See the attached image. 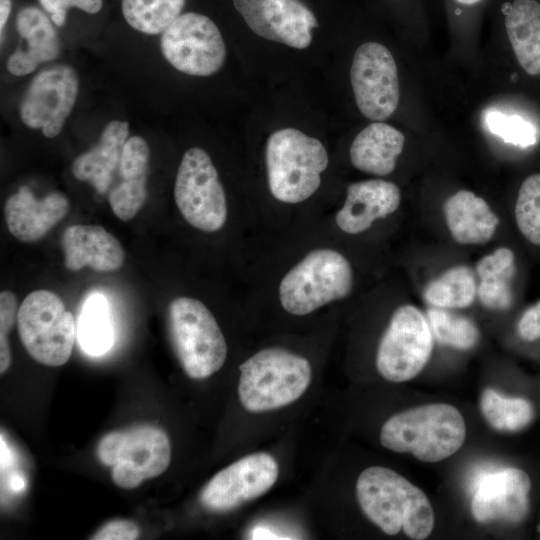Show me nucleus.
Instances as JSON below:
<instances>
[{"mask_svg":"<svg viewBox=\"0 0 540 540\" xmlns=\"http://www.w3.org/2000/svg\"><path fill=\"white\" fill-rule=\"evenodd\" d=\"M356 496L366 517L387 535L401 530L411 539L427 538L434 512L426 494L397 472L382 466L363 470Z\"/></svg>","mask_w":540,"mask_h":540,"instance_id":"nucleus-1","label":"nucleus"},{"mask_svg":"<svg viewBox=\"0 0 540 540\" xmlns=\"http://www.w3.org/2000/svg\"><path fill=\"white\" fill-rule=\"evenodd\" d=\"M466 426L460 411L449 404L433 403L399 412L382 426L380 442L397 453H410L422 462L435 463L463 445Z\"/></svg>","mask_w":540,"mask_h":540,"instance_id":"nucleus-2","label":"nucleus"},{"mask_svg":"<svg viewBox=\"0 0 540 540\" xmlns=\"http://www.w3.org/2000/svg\"><path fill=\"white\" fill-rule=\"evenodd\" d=\"M353 285L354 272L346 256L332 247H315L281 277L277 296L285 312L302 317L346 298Z\"/></svg>","mask_w":540,"mask_h":540,"instance_id":"nucleus-3","label":"nucleus"},{"mask_svg":"<svg viewBox=\"0 0 540 540\" xmlns=\"http://www.w3.org/2000/svg\"><path fill=\"white\" fill-rule=\"evenodd\" d=\"M328 162L326 148L318 139L295 128L273 132L265 149L267 182L272 197L286 205L308 200L319 189Z\"/></svg>","mask_w":540,"mask_h":540,"instance_id":"nucleus-4","label":"nucleus"},{"mask_svg":"<svg viewBox=\"0 0 540 540\" xmlns=\"http://www.w3.org/2000/svg\"><path fill=\"white\" fill-rule=\"evenodd\" d=\"M239 369V400L245 410L253 413L292 404L305 393L312 379L309 360L281 347L259 350Z\"/></svg>","mask_w":540,"mask_h":540,"instance_id":"nucleus-5","label":"nucleus"},{"mask_svg":"<svg viewBox=\"0 0 540 540\" xmlns=\"http://www.w3.org/2000/svg\"><path fill=\"white\" fill-rule=\"evenodd\" d=\"M168 328L174 352L185 373L202 380L224 365L228 347L212 312L200 300L179 296L168 307Z\"/></svg>","mask_w":540,"mask_h":540,"instance_id":"nucleus-6","label":"nucleus"},{"mask_svg":"<svg viewBox=\"0 0 540 540\" xmlns=\"http://www.w3.org/2000/svg\"><path fill=\"white\" fill-rule=\"evenodd\" d=\"M16 321L19 338L35 361L57 367L69 360L77 337L76 323L57 294L43 289L29 293Z\"/></svg>","mask_w":540,"mask_h":540,"instance_id":"nucleus-7","label":"nucleus"},{"mask_svg":"<svg viewBox=\"0 0 540 540\" xmlns=\"http://www.w3.org/2000/svg\"><path fill=\"white\" fill-rule=\"evenodd\" d=\"M97 456L102 464L112 467V480L117 486L133 489L166 471L171 445L162 429L143 425L105 435Z\"/></svg>","mask_w":540,"mask_h":540,"instance_id":"nucleus-8","label":"nucleus"},{"mask_svg":"<svg viewBox=\"0 0 540 540\" xmlns=\"http://www.w3.org/2000/svg\"><path fill=\"white\" fill-rule=\"evenodd\" d=\"M174 199L184 220L193 228L214 233L228 219V202L218 171L209 154L199 147L188 149L179 164Z\"/></svg>","mask_w":540,"mask_h":540,"instance_id":"nucleus-9","label":"nucleus"},{"mask_svg":"<svg viewBox=\"0 0 540 540\" xmlns=\"http://www.w3.org/2000/svg\"><path fill=\"white\" fill-rule=\"evenodd\" d=\"M433 335L423 313L413 305H401L392 314L376 354L379 374L391 382L416 377L428 362Z\"/></svg>","mask_w":540,"mask_h":540,"instance_id":"nucleus-10","label":"nucleus"},{"mask_svg":"<svg viewBox=\"0 0 540 540\" xmlns=\"http://www.w3.org/2000/svg\"><path fill=\"white\" fill-rule=\"evenodd\" d=\"M161 50L174 68L192 76L216 73L226 58V46L216 24L195 12L180 15L162 33Z\"/></svg>","mask_w":540,"mask_h":540,"instance_id":"nucleus-11","label":"nucleus"},{"mask_svg":"<svg viewBox=\"0 0 540 540\" xmlns=\"http://www.w3.org/2000/svg\"><path fill=\"white\" fill-rule=\"evenodd\" d=\"M350 80L356 104L366 118L382 121L394 113L400 98L398 71L384 45L367 42L357 48Z\"/></svg>","mask_w":540,"mask_h":540,"instance_id":"nucleus-12","label":"nucleus"},{"mask_svg":"<svg viewBox=\"0 0 540 540\" xmlns=\"http://www.w3.org/2000/svg\"><path fill=\"white\" fill-rule=\"evenodd\" d=\"M79 80L68 65L40 71L30 82L20 103V117L32 129H42L48 138L56 137L71 113L78 95Z\"/></svg>","mask_w":540,"mask_h":540,"instance_id":"nucleus-13","label":"nucleus"},{"mask_svg":"<svg viewBox=\"0 0 540 540\" xmlns=\"http://www.w3.org/2000/svg\"><path fill=\"white\" fill-rule=\"evenodd\" d=\"M278 474L272 455L258 452L244 456L211 478L200 494L201 503L214 512L233 510L269 491Z\"/></svg>","mask_w":540,"mask_h":540,"instance_id":"nucleus-14","label":"nucleus"},{"mask_svg":"<svg viewBox=\"0 0 540 540\" xmlns=\"http://www.w3.org/2000/svg\"><path fill=\"white\" fill-rule=\"evenodd\" d=\"M233 5L254 33L292 48L308 47L318 27L313 12L300 0H233Z\"/></svg>","mask_w":540,"mask_h":540,"instance_id":"nucleus-15","label":"nucleus"},{"mask_svg":"<svg viewBox=\"0 0 540 540\" xmlns=\"http://www.w3.org/2000/svg\"><path fill=\"white\" fill-rule=\"evenodd\" d=\"M530 489L529 476L519 468L484 472L474 483L471 513L480 523H520L528 514Z\"/></svg>","mask_w":540,"mask_h":540,"instance_id":"nucleus-16","label":"nucleus"},{"mask_svg":"<svg viewBox=\"0 0 540 540\" xmlns=\"http://www.w3.org/2000/svg\"><path fill=\"white\" fill-rule=\"evenodd\" d=\"M70 203L59 191L37 199L31 189L21 186L4 206V217L9 232L18 240L32 243L42 239L68 214Z\"/></svg>","mask_w":540,"mask_h":540,"instance_id":"nucleus-17","label":"nucleus"},{"mask_svg":"<svg viewBox=\"0 0 540 540\" xmlns=\"http://www.w3.org/2000/svg\"><path fill=\"white\" fill-rule=\"evenodd\" d=\"M401 202L397 185L381 179H370L348 186L343 205L335 214V224L348 235L367 231L376 220L394 213Z\"/></svg>","mask_w":540,"mask_h":540,"instance_id":"nucleus-18","label":"nucleus"},{"mask_svg":"<svg viewBox=\"0 0 540 540\" xmlns=\"http://www.w3.org/2000/svg\"><path fill=\"white\" fill-rule=\"evenodd\" d=\"M61 246L64 264L70 271L90 267L97 272H114L125 261L119 240L99 225L75 224L66 228Z\"/></svg>","mask_w":540,"mask_h":540,"instance_id":"nucleus-19","label":"nucleus"},{"mask_svg":"<svg viewBox=\"0 0 540 540\" xmlns=\"http://www.w3.org/2000/svg\"><path fill=\"white\" fill-rule=\"evenodd\" d=\"M19 35L27 41V50L17 48L7 61L8 71L16 76L33 72L46 61L60 53V40L56 29L44 12L29 6L21 9L16 17Z\"/></svg>","mask_w":540,"mask_h":540,"instance_id":"nucleus-20","label":"nucleus"},{"mask_svg":"<svg viewBox=\"0 0 540 540\" xmlns=\"http://www.w3.org/2000/svg\"><path fill=\"white\" fill-rule=\"evenodd\" d=\"M128 134V122H109L102 131L99 142L73 161L71 169L74 177L90 183L99 194L106 193L119 168Z\"/></svg>","mask_w":540,"mask_h":540,"instance_id":"nucleus-21","label":"nucleus"},{"mask_svg":"<svg viewBox=\"0 0 540 540\" xmlns=\"http://www.w3.org/2000/svg\"><path fill=\"white\" fill-rule=\"evenodd\" d=\"M443 211L448 229L459 244H484L492 238L499 224L489 204L468 190L451 195Z\"/></svg>","mask_w":540,"mask_h":540,"instance_id":"nucleus-22","label":"nucleus"},{"mask_svg":"<svg viewBox=\"0 0 540 540\" xmlns=\"http://www.w3.org/2000/svg\"><path fill=\"white\" fill-rule=\"evenodd\" d=\"M404 143V135L393 126L371 123L357 134L350 146L351 164L362 172L386 176L394 171Z\"/></svg>","mask_w":540,"mask_h":540,"instance_id":"nucleus-23","label":"nucleus"},{"mask_svg":"<svg viewBox=\"0 0 540 540\" xmlns=\"http://www.w3.org/2000/svg\"><path fill=\"white\" fill-rule=\"evenodd\" d=\"M507 35L523 70L540 75V3L514 0L505 16Z\"/></svg>","mask_w":540,"mask_h":540,"instance_id":"nucleus-24","label":"nucleus"},{"mask_svg":"<svg viewBox=\"0 0 540 540\" xmlns=\"http://www.w3.org/2000/svg\"><path fill=\"white\" fill-rule=\"evenodd\" d=\"M479 277L477 295L483 306L504 311L511 307V282L516 272L515 256L511 249L500 247L483 256L476 265Z\"/></svg>","mask_w":540,"mask_h":540,"instance_id":"nucleus-25","label":"nucleus"},{"mask_svg":"<svg viewBox=\"0 0 540 540\" xmlns=\"http://www.w3.org/2000/svg\"><path fill=\"white\" fill-rule=\"evenodd\" d=\"M76 336L82 350L93 356L106 353L113 344V329L108 302L94 293L84 302L76 324Z\"/></svg>","mask_w":540,"mask_h":540,"instance_id":"nucleus-26","label":"nucleus"},{"mask_svg":"<svg viewBox=\"0 0 540 540\" xmlns=\"http://www.w3.org/2000/svg\"><path fill=\"white\" fill-rule=\"evenodd\" d=\"M477 295V282L472 270L454 266L430 281L424 291L425 301L432 307L453 309L470 306Z\"/></svg>","mask_w":540,"mask_h":540,"instance_id":"nucleus-27","label":"nucleus"},{"mask_svg":"<svg viewBox=\"0 0 540 540\" xmlns=\"http://www.w3.org/2000/svg\"><path fill=\"white\" fill-rule=\"evenodd\" d=\"M480 411L488 424L501 432H518L535 416L527 399L507 397L491 388H486L480 396Z\"/></svg>","mask_w":540,"mask_h":540,"instance_id":"nucleus-28","label":"nucleus"},{"mask_svg":"<svg viewBox=\"0 0 540 540\" xmlns=\"http://www.w3.org/2000/svg\"><path fill=\"white\" fill-rule=\"evenodd\" d=\"M185 0H122V14L137 31L163 33L179 16Z\"/></svg>","mask_w":540,"mask_h":540,"instance_id":"nucleus-29","label":"nucleus"},{"mask_svg":"<svg viewBox=\"0 0 540 540\" xmlns=\"http://www.w3.org/2000/svg\"><path fill=\"white\" fill-rule=\"evenodd\" d=\"M426 314L432 335L440 344L459 350H468L477 344L479 330L467 317L438 307L429 308Z\"/></svg>","mask_w":540,"mask_h":540,"instance_id":"nucleus-30","label":"nucleus"},{"mask_svg":"<svg viewBox=\"0 0 540 540\" xmlns=\"http://www.w3.org/2000/svg\"><path fill=\"white\" fill-rule=\"evenodd\" d=\"M516 224L521 234L540 246V173L528 176L520 186L515 204Z\"/></svg>","mask_w":540,"mask_h":540,"instance_id":"nucleus-31","label":"nucleus"},{"mask_svg":"<svg viewBox=\"0 0 540 540\" xmlns=\"http://www.w3.org/2000/svg\"><path fill=\"white\" fill-rule=\"evenodd\" d=\"M485 121L489 131L507 143L527 147L536 142L535 128L521 117L490 111Z\"/></svg>","mask_w":540,"mask_h":540,"instance_id":"nucleus-32","label":"nucleus"},{"mask_svg":"<svg viewBox=\"0 0 540 540\" xmlns=\"http://www.w3.org/2000/svg\"><path fill=\"white\" fill-rule=\"evenodd\" d=\"M150 151L140 136H132L124 144L119 175L122 180L148 177Z\"/></svg>","mask_w":540,"mask_h":540,"instance_id":"nucleus-33","label":"nucleus"},{"mask_svg":"<svg viewBox=\"0 0 540 540\" xmlns=\"http://www.w3.org/2000/svg\"><path fill=\"white\" fill-rule=\"evenodd\" d=\"M18 301L11 291L0 293V372L3 374L11 364V350L7 339L18 314Z\"/></svg>","mask_w":540,"mask_h":540,"instance_id":"nucleus-34","label":"nucleus"},{"mask_svg":"<svg viewBox=\"0 0 540 540\" xmlns=\"http://www.w3.org/2000/svg\"><path fill=\"white\" fill-rule=\"evenodd\" d=\"M39 2L58 27L64 25L69 8L76 7L89 14H96L103 4L102 0H39Z\"/></svg>","mask_w":540,"mask_h":540,"instance_id":"nucleus-35","label":"nucleus"},{"mask_svg":"<svg viewBox=\"0 0 540 540\" xmlns=\"http://www.w3.org/2000/svg\"><path fill=\"white\" fill-rule=\"evenodd\" d=\"M140 535L139 527L129 520H113L102 526L91 537L93 540H134Z\"/></svg>","mask_w":540,"mask_h":540,"instance_id":"nucleus-36","label":"nucleus"},{"mask_svg":"<svg viewBox=\"0 0 540 540\" xmlns=\"http://www.w3.org/2000/svg\"><path fill=\"white\" fill-rule=\"evenodd\" d=\"M517 332L525 341L540 339V301L523 313L517 324Z\"/></svg>","mask_w":540,"mask_h":540,"instance_id":"nucleus-37","label":"nucleus"},{"mask_svg":"<svg viewBox=\"0 0 540 540\" xmlns=\"http://www.w3.org/2000/svg\"><path fill=\"white\" fill-rule=\"evenodd\" d=\"M251 539H282L267 527H255L250 532Z\"/></svg>","mask_w":540,"mask_h":540,"instance_id":"nucleus-38","label":"nucleus"},{"mask_svg":"<svg viewBox=\"0 0 540 540\" xmlns=\"http://www.w3.org/2000/svg\"><path fill=\"white\" fill-rule=\"evenodd\" d=\"M12 7L11 0H0V32L1 40L3 39V30L7 23L10 11Z\"/></svg>","mask_w":540,"mask_h":540,"instance_id":"nucleus-39","label":"nucleus"},{"mask_svg":"<svg viewBox=\"0 0 540 540\" xmlns=\"http://www.w3.org/2000/svg\"><path fill=\"white\" fill-rule=\"evenodd\" d=\"M456 2L463 5H474L479 3L481 0H455Z\"/></svg>","mask_w":540,"mask_h":540,"instance_id":"nucleus-40","label":"nucleus"}]
</instances>
